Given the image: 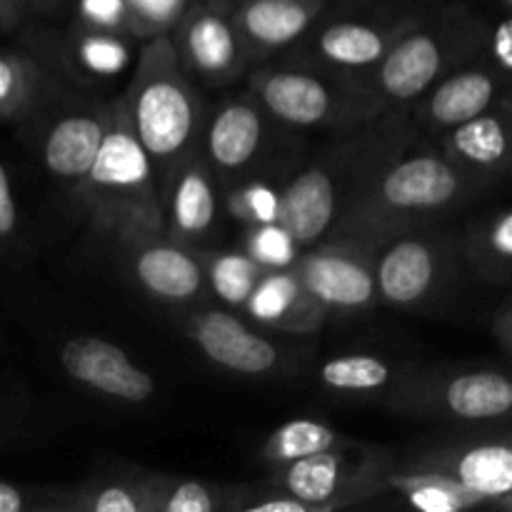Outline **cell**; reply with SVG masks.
Segmentation results:
<instances>
[{
	"instance_id": "1",
	"label": "cell",
	"mask_w": 512,
	"mask_h": 512,
	"mask_svg": "<svg viewBox=\"0 0 512 512\" xmlns=\"http://www.w3.org/2000/svg\"><path fill=\"white\" fill-rule=\"evenodd\" d=\"M480 188L443 150H408L405 143L375 168L330 235L383 245L400 233L428 228Z\"/></svg>"
},
{
	"instance_id": "2",
	"label": "cell",
	"mask_w": 512,
	"mask_h": 512,
	"mask_svg": "<svg viewBox=\"0 0 512 512\" xmlns=\"http://www.w3.org/2000/svg\"><path fill=\"white\" fill-rule=\"evenodd\" d=\"M78 203L98 233L128 243L165 233L163 188L148 150L140 143L125 110V100H113V120L98 160L75 185Z\"/></svg>"
},
{
	"instance_id": "3",
	"label": "cell",
	"mask_w": 512,
	"mask_h": 512,
	"mask_svg": "<svg viewBox=\"0 0 512 512\" xmlns=\"http://www.w3.org/2000/svg\"><path fill=\"white\" fill-rule=\"evenodd\" d=\"M125 110L148 150L155 173L168 178L185 158L198 153L203 138V105L180 60L173 35L143 40L133 78L123 95Z\"/></svg>"
},
{
	"instance_id": "4",
	"label": "cell",
	"mask_w": 512,
	"mask_h": 512,
	"mask_svg": "<svg viewBox=\"0 0 512 512\" xmlns=\"http://www.w3.org/2000/svg\"><path fill=\"white\" fill-rule=\"evenodd\" d=\"M405 143V130L395 123H368L355 138L315 158L280 188L278 223L303 248L325 240L375 168Z\"/></svg>"
},
{
	"instance_id": "5",
	"label": "cell",
	"mask_w": 512,
	"mask_h": 512,
	"mask_svg": "<svg viewBox=\"0 0 512 512\" xmlns=\"http://www.w3.org/2000/svg\"><path fill=\"white\" fill-rule=\"evenodd\" d=\"M483 45L488 28L468 13H448L433 23L418 18L353 93V125L373 123L385 110L420 100Z\"/></svg>"
},
{
	"instance_id": "6",
	"label": "cell",
	"mask_w": 512,
	"mask_h": 512,
	"mask_svg": "<svg viewBox=\"0 0 512 512\" xmlns=\"http://www.w3.org/2000/svg\"><path fill=\"white\" fill-rule=\"evenodd\" d=\"M385 405L413 418L512 428V368H435L403 373Z\"/></svg>"
},
{
	"instance_id": "7",
	"label": "cell",
	"mask_w": 512,
	"mask_h": 512,
	"mask_svg": "<svg viewBox=\"0 0 512 512\" xmlns=\"http://www.w3.org/2000/svg\"><path fill=\"white\" fill-rule=\"evenodd\" d=\"M395 468V458L385 450L363 448L360 453H350L345 443L278 465L270 473L268 485L300 500L308 512H333L390 493L388 480Z\"/></svg>"
},
{
	"instance_id": "8",
	"label": "cell",
	"mask_w": 512,
	"mask_h": 512,
	"mask_svg": "<svg viewBox=\"0 0 512 512\" xmlns=\"http://www.w3.org/2000/svg\"><path fill=\"white\" fill-rule=\"evenodd\" d=\"M380 245L373 240L328 235L303 248L295 273L328 313L360 315L380 300L375 260Z\"/></svg>"
},
{
	"instance_id": "9",
	"label": "cell",
	"mask_w": 512,
	"mask_h": 512,
	"mask_svg": "<svg viewBox=\"0 0 512 512\" xmlns=\"http://www.w3.org/2000/svg\"><path fill=\"white\" fill-rule=\"evenodd\" d=\"M248 95L288 128L353 123V93L303 68H260L248 75Z\"/></svg>"
},
{
	"instance_id": "10",
	"label": "cell",
	"mask_w": 512,
	"mask_h": 512,
	"mask_svg": "<svg viewBox=\"0 0 512 512\" xmlns=\"http://www.w3.org/2000/svg\"><path fill=\"white\" fill-rule=\"evenodd\" d=\"M170 35L190 78L213 88L238 80L253 60L233 20V0H193Z\"/></svg>"
},
{
	"instance_id": "11",
	"label": "cell",
	"mask_w": 512,
	"mask_h": 512,
	"mask_svg": "<svg viewBox=\"0 0 512 512\" xmlns=\"http://www.w3.org/2000/svg\"><path fill=\"white\" fill-rule=\"evenodd\" d=\"M450 268V248L428 228L385 240L375 260L380 303L415 308L433 298Z\"/></svg>"
},
{
	"instance_id": "12",
	"label": "cell",
	"mask_w": 512,
	"mask_h": 512,
	"mask_svg": "<svg viewBox=\"0 0 512 512\" xmlns=\"http://www.w3.org/2000/svg\"><path fill=\"white\" fill-rule=\"evenodd\" d=\"M410 468L448 473L490 500L512 493V428H480L478 433L425 450Z\"/></svg>"
},
{
	"instance_id": "13",
	"label": "cell",
	"mask_w": 512,
	"mask_h": 512,
	"mask_svg": "<svg viewBox=\"0 0 512 512\" xmlns=\"http://www.w3.org/2000/svg\"><path fill=\"white\" fill-rule=\"evenodd\" d=\"M185 333L210 363L248 378L270 375L283 360L273 340L245 325L240 315L225 308L190 313L185 320Z\"/></svg>"
},
{
	"instance_id": "14",
	"label": "cell",
	"mask_w": 512,
	"mask_h": 512,
	"mask_svg": "<svg viewBox=\"0 0 512 512\" xmlns=\"http://www.w3.org/2000/svg\"><path fill=\"white\" fill-rule=\"evenodd\" d=\"M60 368L73 383L118 403L140 405L155 395V380L123 348L103 338H70L58 353Z\"/></svg>"
},
{
	"instance_id": "15",
	"label": "cell",
	"mask_w": 512,
	"mask_h": 512,
	"mask_svg": "<svg viewBox=\"0 0 512 512\" xmlns=\"http://www.w3.org/2000/svg\"><path fill=\"white\" fill-rule=\"evenodd\" d=\"M128 265L140 288L165 303H190L208 290L203 253L168 235H150L123 243Z\"/></svg>"
},
{
	"instance_id": "16",
	"label": "cell",
	"mask_w": 512,
	"mask_h": 512,
	"mask_svg": "<svg viewBox=\"0 0 512 512\" xmlns=\"http://www.w3.org/2000/svg\"><path fill=\"white\" fill-rule=\"evenodd\" d=\"M165 235L185 245H198L213 233L220 213L215 170L205 155L185 158L163 183Z\"/></svg>"
},
{
	"instance_id": "17",
	"label": "cell",
	"mask_w": 512,
	"mask_h": 512,
	"mask_svg": "<svg viewBox=\"0 0 512 512\" xmlns=\"http://www.w3.org/2000/svg\"><path fill=\"white\" fill-rule=\"evenodd\" d=\"M415 15L398 20H333L310 38V58L343 73H370L388 55L395 40L415 23Z\"/></svg>"
},
{
	"instance_id": "18",
	"label": "cell",
	"mask_w": 512,
	"mask_h": 512,
	"mask_svg": "<svg viewBox=\"0 0 512 512\" xmlns=\"http://www.w3.org/2000/svg\"><path fill=\"white\" fill-rule=\"evenodd\" d=\"M265 110L255 98H228L215 108L203 128L200 145L215 175H243L260 158L265 145Z\"/></svg>"
},
{
	"instance_id": "19",
	"label": "cell",
	"mask_w": 512,
	"mask_h": 512,
	"mask_svg": "<svg viewBox=\"0 0 512 512\" xmlns=\"http://www.w3.org/2000/svg\"><path fill=\"white\" fill-rule=\"evenodd\" d=\"M505 75L488 65H460L423 95L420 118L435 133H448L495 108L505 93Z\"/></svg>"
},
{
	"instance_id": "20",
	"label": "cell",
	"mask_w": 512,
	"mask_h": 512,
	"mask_svg": "<svg viewBox=\"0 0 512 512\" xmlns=\"http://www.w3.org/2000/svg\"><path fill=\"white\" fill-rule=\"evenodd\" d=\"M443 153L480 185L512 175V115L493 108L443 133Z\"/></svg>"
},
{
	"instance_id": "21",
	"label": "cell",
	"mask_w": 512,
	"mask_h": 512,
	"mask_svg": "<svg viewBox=\"0 0 512 512\" xmlns=\"http://www.w3.org/2000/svg\"><path fill=\"white\" fill-rule=\"evenodd\" d=\"M113 120V103L90 110H73L48 128L43 138V163L50 175L75 188L98 160Z\"/></svg>"
},
{
	"instance_id": "22",
	"label": "cell",
	"mask_w": 512,
	"mask_h": 512,
	"mask_svg": "<svg viewBox=\"0 0 512 512\" xmlns=\"http://www.w3.org/2000/svg\"><path fill=\"white\" fill-rule=\"evenodd\" d=\"M323 10L325 0H233V20L250 58L305 38Z\"/></svg>"
},
{
	"instance_id": "23",
	"label": "cell",
	"mask_w": 512,
	"mask_h": 512,
	"mask_svg": "<svg viewBox=\"0 0 512 512\" xmlns=\"http://www.w3.org/2000/svg\"><path fill=\"white\" fill-rule=\"evenodd\" d=\"M245 313L265 328L293 335L315 333L330 315L295 268L268 270L245 303Z\"/></svg>"
},
{
	"instance_id": "24",
	"label": "cell",
	"mask_w": 512,
	"mask_h": 512,
	"mask_svg": "<svg viewBox=\"0 0 512 512\" xmlns=\"http://www.w3.org/2000/svg\"><path fill=\"white\" fill-rule=\"evenodd\" d=\"M168 473L128 470L100 473L75 488H65L63 512H158Z\"/></svg>"
},
{
	"instance_id": "25",
	"label": "cell",
	"mask_w": 512,
	"mask_h": 512,
	"mask_svg": "<svg viewBox=\"0 0 512 512\" xmlns=\"http://www.w3.org/2000/svg\"><path fill=\"white\" fill-rule=\"evenodd\" d=\"M390 493L408 500L410 508L420 512H463L473 508H490V500L478 490L468 488L458 478L428 468H395L388 480Z\"/></svg>"
},
{
	"instance_id": "26",
	"label": "cell",
	"mask_w": 512,
	"mask_h": 512,
	"mask_svg": "<svg viewBox=\"0 0 512 512\" xmlns=\"http://www.w3.org/2000/svg\"><path fill=\"white\" fill-rule=\"evenodd\" d=\"M398 370L380 355L348 353L325 360L318 368V380L328 390L345 395L385 393L400 380Z\"/></svg>"
},
{
	"instance_id": "27",
	"label": "cell",
	"mask_w": 512,
	"mask_h": 512,
	"mask_svg": "<svg viewBox=\"0 0 512 512\" xmlns=\"http://www.w3.org/2000/svg\"><path fill=\"white\" fill-rule=\"evenodd\" d=\"M340 445H345L340 430L330 428V425L320 423V420L300 418L278 425L265 438V443L260 445L258 458L260 463L278 468V465L295 463V460L308 458V455L315 453H325V450L340 448Z\"/></svg>"
},
{
	"instance_id": "28",
	"label": "cell",
	"mask_w": 512,
	"mask_h": 512,
	"mask_svg": "<svg viewBox=\"0 0 512 512\" xmlns=\"http://www.w3.org/2000/svg\"><path fill=\"white\" fill-rule=\"evenodd\" d=\"M468 258L483 278L512 283V208L493 213L470 230Z\"/></svg>"
},
{
	"instance_id": "29",
	"label": "cell",
	"mask_w": 512,
	"mask_h": 512,
	"mask_svg": "<svg viewBox=\"0 0 512 512\" xmlns=\"http://www.w3.org/2000/svg\"><path fill=\"white\" fill-rule=\"evenodd\" d=\"M205 273H208V288L218 295L223 303L245 308L248 298L268 268L258 263L245 250H220V253H203Z\"/></svg>"
},
{
	"instance_id": "30",
	"label": "cell",
	"mask_w": 512,
	"mask_h": 512,
	"mask_svg": "<svg viewBox=\"0 0 512 512\" xmlns=\"http://www.w3.org/2000/svg\"><path fill=\"white\" fill-rule=\"evenodd\" d=\"M248 485H215L168 475L158 512H238Z\"/></svg>"
},
{
	"instance_id": "31",
	"label": "cell",
	"mask_w": 512,
	"mask_h": 512,
	"mask_svg": "<svg viewBox=\"0 0 512 512\" xmlns=\"http://www.w3.org/2000/svg\"><path fill=\"white\" fill-rule=\"evenodd\" d=\"M73 53L78 65L98 78L123 73L130 63V35L113 33V30H100L93 25H85L78 20V28L73 30Z\"/></svg>"
},
{
	"instance_id": "32",
	"label": "cell",
	"mask_w": 512,
	"mask_h": 512,
	"mask_svg": "<svg viewBox=\"0 0 512 512\" xmlns=\"http://www.w3.org/2000/svg\"><path fill=\"white\" fill-rule=\"evenodd\" d=\"M43 70L33 58L0 50V118H18L38 100Z\"/></svg>"
},
{
	"instance_id": "33",
	"label": "cell",
	"mask_w": 512,
	"mask_h": 512,
	"mask_svg": "<svg viewBox=\"0 0 512 512\" xmlns=\"http://www.w3.org/2000/svg\"><path fill=\"white\" fill-rule=\"evenodd\" d=\"M243 250L253 255L263 268L285 270L298 263L303 245L290 235V230L280 223L245 225Z\"/></svg>"
},
{
	"instance_id": "34",
	"label": "cell",
	"mask_w": 512,
	"mask_h": 512,
	"mask_svg": "<svg viewBox=\"0 0 512 512\" xmlns=\"http://www.w3.org/2000/svg\"><path fill=\"white\" fill-rule=\"evenodd\" d=\"M230 218L243 225H265L280 220V190L265 180H248L225 198Z\"/></svg>"
},
{
	"instance_id": "35",
	"label": "cell",
	"mask_w": 512,
	"mask_h": 512,
	"mask_svg": "<svg viewBox=\"0 0 512 512\" xmlns=\"http://www.w3.org/2000/svg\"><path fill=\"white\" fill-rule=\"evenodd\" d=\"M190 3L193 0H128L135 20V35L140 40H148L153 35L170 33Z\"/></svg>"
},
{
	"instance_id": "36",
	"label": "cell",
	"mask_w": 512,
	"mask_h": 512,
	"mask_svg": "<svg viewBox=\"0 0 512 512\" xmlns=\"http://www.w3.org/2000/svg\"><path fill=\"white\" fill-rule=\"evenodd\" d=\"M65 488H20L0 480V512H63Z\"/></svg>"
},
{
	"instance_id": "37",
	"label": "cell",
	"mask_w": 512,
	"mask_h": 512,
	"mask_svg": "<svg viewBox=\"0 0 512 512\" xmlns=\"http://www.w3.org/2000/svg\"><path fill=\"white\" fill-rule=\"evenodd\" d=\"M78 13L80 23L138 38L128 0H78Z\"/></svg>"
},
{
	"instance_id": "38",
	"label": "cell",
	"mask_w": 512,
	"mask_h": 512,
	"mask_svg": "<svg viewBox=\"0 0 512 512\" xmlns=\"http://www.w3.org/2000/svg\"><path fill=\"white\" fill-rule=\"evenodd\" d=\"M488 53L495 68L512 73V18L500 20L495 28L488 30Z\"/></svg>"
},
{
	"instance_id": "39",
	"label": "cell",
	"mask_w": 512,
	"mask_h": 512,
	"mask_svg": "<svg viewBox=\"0 0 512 512\" xmlns=\"http://www.w3.org/2000/svg\"><path fill=\"white\" fill-rule=\"evenodd\" d=\"M15 228H18V205H15L8 170L0 163V240L13 238Z\"/></svg>"
},
{
	"instance_id": "40",
	"label": "cell",
	"mask_w": 512,
	"mask_h": 512,
	"mask_svg": "<svg viewBox=\"0 0 512 512\" xmlns=\"http://www.w3.org/2000/svg\"><path fill=\"white\" fill-rule=\"evenodd\" d=\"M493 335L500 348H503V353L512 360V295L493 315Z\"/></svg>"
},
{
	"instance_id": "41",
	"label": "cell",
	"mask_w": 512,
	"mask_h": 512,
	"mask_svg": "<svg viewBox=\"0 0 512 512\" xmlns=\"http://www.w3.org/2000/svg\"><path fill=\"white\" fill-rule=\"evenodd\" d=\"M30 8V0H0V18H3V23L10 28H15V25L23 20L25 10Z\"/></svg>"
},
{
	"instance_id": "42",
	"label": "cell",
	"mask_w": 512,
	"mask_h": 512,
	"mask_svg": "<svg viewBox=\"0 0 512 512\" xmlns=\"http://www.w3.org/2000/svg\"><path fill=\"white\" fill-rule=\"evenodd\" d=\"M68 0H30V8H38V10H58Z\"/></svg>"
},
{
	"instance_id": "43",
	"label": "cell",
	"mask_w": 512,
	"mask_h": 512,
	"mask_svg": "<svg viewBox=\"0 0 512 512\" xmlns=\"http://www.w3.org/2000/svg\"><path fill=\"white\" fill-rule=\"evenodd\" d=\"M495 108H498V110H503V113L512 115V88H505V93L500 95V98H498V103H495Z\"/></svg>"
},
{
	"instance_id": "44",
	"label": "cell",
	"mask_w": 512,
	"mask_h": 512,
	"mask_svg": "<svg viewBox=\"0 0 512 512\" xmlns=\"http://www.w3.org/2000/svg\"><path fill=\"white\" fill-rule=\"evenodd\" d=\"M490 508H498V510H508V512H512V493L505 495V498L495 500V503L490 505Z\"/></svg>"
},
{
	"instance_id": "45",
	"label": "cell",
	"mask_w": 512,
	"mask_h": 512,
	"mask_svg": "<svg viewBox=\"0 0 512 512\" xmlns=\"http://www.w3.org/2000/svg\"><path fill=\"white\" fill-rule=\"evenodd\" d=\"M0 30H8V25L3 23V18H0Z\"/></svg>"
},
{
	"instance_id": "46",
	"label": "cell",
	"mask_w": 512,
	"mask_h": 512,
	"mask_svg": "<svg viewBox=\"0 0 512 512\" xmlns=\"http://www.w3.org/2000/svg\"><path fill=\"white\" fill-rule=\"evenodd\" d=\"M503 3H505V5H508V8H512V0H503Z\"/></svg>"
},
{
	"instance_id": "47",
	"label": "cell",
	"mask_w": 512,
	"mask_h": 512,
	"mask_svg": "<svg viewBox=\"0 0 512 512\" xmlns=\"http://www.w3.org/2000/svg\"><path fill=\"white\" fill-rule=\"evenodd\" d=\"M0 423H3V415H0Z\"/></svg>"
}]
</instances>
